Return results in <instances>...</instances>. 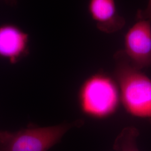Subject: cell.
I'll use <instances>...</instances> for the list:
<instances>
[{
    "label": "cell",
    "instance_id": "cell-1",
    "mask_svg": "<svg viewBox=\"0 0 151 151\" xmlns=\"http://www.w3.org/2000/svg\"><path fill=\"white\" fill-rule=\"evenodd\" d=\"M114 58V77L125 110L135 117L151 118V78L130 63L123 50L117 51Z\"/></svg>",
    "mask_w": 151,
    "mask_h": 151
},
{
    "label": "cell",
    "instance_id": "cell-2",
    "mask_svg": "<svg viewBox=\"0 0 151 151\" xmlns=\"http://www.w3.org/2000/svg\"><path fill=\"white\" fill-rule=\"evenodd\" d=\"M78 102L82 112L91 118L105 119L113 115L121 103L114 76L103 72L90 76L80 87Z\"/></svg>",
    "mask_w": 151,
    "mask_h": 151
},
{
    "label": "cell",
    "instance_id": "cell-3",
    "mask_svg": "<svg viewBox=\"0 0 151 151\" xmlns=\"http://www.w3.org/2000/svg\"><path fill=\"white\" fill-rule=\"evenodd\" d=\"M70 124L30 126L16 132L0 130V151H47L70 129Z\"/></svg>",
    "mask_w": 151,
    "mask_h": 151
},
{
    "label": "cell",
    "instance_id": "cell-4",
    "mask_svg": "<svg viewBox=\"0 0 151 151\" xmlns=\"http://www.w3.org/2000/svg\"><path fill=\"white\" fill-rule=\"evenodd\" d=\"M124 45L132 65L141 70L151 68V21L137 19L124 35Z\"/></svg>",
    "mask_w": 151,
    "mask_h": 151
},
{
    "label": "cell",
    "instance_id": "cell-5",
    "mask_svg": "<svg viewBox=\"0 0 151 151\" xmlns=\"http://www.w3.org/2000/svg\"><path fill=\"white\" fill-rule=\"evenodd\" d=\"M27 32L12 24L0 25V58L15 65L30 54Z\"/></svg>",
    "mask_w": 151,
    "mask_h": 151
},
{
    "label": "cell",
    "instance_id": "cell-6",
    "mask_svg": "<svg viewBox=\"0 0 151 151\" xmlns=\"http://www.w3.org/2000/svg\"><path fill=\"white\" fill-rule=\"evenodd\" d=\"M88 11L98 30L114 34L125 25V20L117 10L115 0H89Z\"/></svg>",
    "mask_w": 151,
    "mask_h": 151
},
{
    "label": "cell",
    "instance_id": "cell-7",
    "mask_svg": "<svg viewBox=\"0 0 151 151\" xmlns=\"http://www.w3.org/2000/svg\"><path fill=\"white\" fill-rule=\"evenodd\" d=\"M138 132L135 128L124 129L117 139V145L120 151H139L135 144Z\"/></svg>",
    "mask_w": 151,
    "mask_h": 151
},
{
    "label": "cell",
    "instance_id": "cell-8",
    "mask_svg": "<svg viewBox=\"0 0 151 151\" xmlns=\"http://www.w3.org/2000/svg\"><path fill=\"white\" fill-rule=\"evenodd\" d=\"M137 19H147L151 21V0H148V5L145 10L138 11Z\"/></svg>",
    "mask_w": 151,
    "mask_h": 151
},
{
    "label": "cell",
    "instance_id": "cell-9",
    "mask_svg": "<svg viewBox=\"0 0 151 151\" xmlns=\"http://www.w3.org/2000/svg\"><path fill=\"white\" fill-rule=\"evenodd\" d=\"M6 1H13V0H5Z\"/></svg>",
    "mask_w": 151,
    "mask_h": 151
}]
</instances>
